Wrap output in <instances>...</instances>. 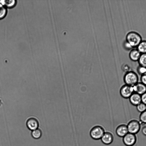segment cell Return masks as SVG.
Returning <instances> with one entry per match:
<instances>
[{"label": "cell", "instance_id": "6da1fadb", "mask_svg": "<svg viewBox=\"0 0 146 146\" xmlns=\"http://www.w3.org/2000/svg\"><path fill=\"white\" fill-rule=\"evenodd\" d=\"M126 38V41L133 48L137 47L142 40L141 36L137 33L134 31L128 33Z\"/></svg>", "mask_w": 146, "mask_h": 146}, {"label": "cell", "instance_id": "7a4b0ae2", "mask_svg": "<svg viewBox=\"0 0 146 146\" xmlns=\"http://www.w3.org/2000/svg\"><path fill=\"white\" fill-rule=\"evenodd\" d=\"M139 78L137 74L133 71L127 72L123 77L125 84L133 86L138 82Z\"/></svg>", "mask_w": 146, "mask_h": 146}, {"label": "cell", "instance_id": "3957f363", "mask_svg": "<svg viewBox=\"0 0 146 146\" xmlns=\"http://www.w3.org/2000/svg\"><path fill=\"white\" fill-rule=\"evenodd\" d=\"M105 132L103 127L100 125H96L91 129L90 134L92 139L98 140L101 139Z\"/></svg>", "mask_w": 146, "mask_h": 146}, {"label": "cell", "instance_id": "277c9868", "mask_svg": "<svg viewBox=\"0 0 146 146\" xmlns=\"http://www.w3.org/2000/svg\"><path fill=\"white\" fill-rule=\"evenodd\" d=\"M141 124L139 121L137 119L131 120L127 124L128 132L135 134H137L141 129Z\"/></svg>", "mask_w": 146, "mask_h": 146}, {"label": "cell", "instance_id": "5b68a950", "mask_svg": "<svg viewBox=\"0 0 146 146\" xmlns=\"http://www.w3.org/2000/svg\"><path fill=\"white\" fill-rule=\"evenodd\" d=\"M137 137L136 134L128 133L122 139L124 144L126 146H133L136 143Z\"/></svg>", "mask_w": 146, "mask_h": 146}, {"label": "cell", "instance_id": "8992f818", "mask_svg": "<svg viewBox=\"0 0 146 146\" xmlns=\"http://www.w3.org/2000/svg\"><path fill=\"white\" fill-rule=\"evenodd\" d=\"M119 92L121 96L123 98H129L134 92L133 86L125 84L121 88Z\"/></svg>", "mask_w": 146, "mask_h": 146}, {"label": "cell", "instance_id": "52a82bcc", "mask_svg": "<svg viewBox=\"0 0 146 146\" xmlns=\"http://www.w3.org/2000/svg\"><path fill=\"white\" fill-rule=\"evenodd\" d=\"M128 133L127 125L121 124L118 125L115 129V133L118 137H123Z\"/></svg>", "mask_w": 146, "mask_h": 146}, {"label": "cell", "instance_id": "ba28073f", "mask_svg": "<svg viewBox=\"0 0 146 146\" xmlns=\"http://www.w3.org/2000/svg\"><path fill=\"white\" fill-rule=\"evenodd\" d=\"M114 139L113 135L110 131H105L101 139L102 143L104 144L108 145L111 143Z\"/></svg>", "mask_w": 146, "mask_h": 146}, {"label": "cell", "instance_id": "9c48e42d", "mask_svg": "<svg viewBox=\"0 0 146 146\" xmlns=\"http://www.w3.org/2000/svg\"><path fill=\"white\" fill-rule=\"evenodd\" d=\"M26 125L28 128L30 130L33 131L38 128L39 123L38 120L34 117L29 119L26 122Z\"/></svg>", "mask_w": 146, "mask_h": 146}, {"label": "cell", "instance_id": "30bf717a", "mask_svg": "<svg viewBox=\"0 0 146 146\" xmlns=\"http://www.w3.org/2000/svg\"><path fill=\"white\" fill-rule=\"evenodd\" d=\"M134 92L141 95L146 92V86L141 82H138L133 86Z\"/></svg>", "mask_w": 146, "mask_h": 146}, {"label": "cell", "instance_id": "8fae6325", "mask_svg": "<svg viewBox=\"0 0 146 146\" xmlns=\"http://www.w3.org/2000/svg\"><path fill=\"white\" fill-rule=\"evenodd\" d=\"M129 101L133 105L137 106L141 102V95L134 92L129 98Z\"/></svg>", "mask_w": 146, "mask_h": 146}, {"label": "cell", "instance_id": "7c38bea8", "mask_svg": "<svg viewBox=\"0 0 146 146\" xmlns=\"http://www.w3.org/2000/svg\"><path fill=\"white\" fill-rule=\"evenodd\" d=\"M141 54L137 48L132 49L130 52L129 56L130 59L133 61H138Z\"/></svg>", "mask_w": 146, "mask_h": 146}, {"label": "cell", "instance_id": "4fadbf2b", "mask_svg": "<svg viewBox=\"0 0 146 146\" xmlns=\"http://www.w3.org/2000/svg\"><path fill=\"white\" fill-rule=\"evenodd\" d=\"M137 49L141 54L146 53V40H142L137 47Z\"/></svg>", "mask_w": 146, "mask_h": 146}, {"label": "cell", "instance_id": "5bb4252c", "mask_svg": "<svg viewBox=\"0 0 146 146\" xmlns=\"http://www.w3.org/2000/svg\"><path fill=\"white\" fill-rule=\"evenodd\" d=\"M138 61L139 66L146 68V53L141 54Z\"/></svg>", "mask_w": 146, "mask_h": 146}, {"label": "cell", "instance_id": "9a60e30c", "mask_svg": "<svg viewBox=\"0 0 146 146\" xmlns=\"http://www.w3.org/2000/svg\"><path fill=\"white\" fill-rule=\"evenodd\" d=\"M31 135L34 139H37L40 138L42 135L41 130L38 128L32 131Z\"/></svg>", "mask_w": 146, "mask_h": 146}, {"label": "cell", "instance_id": "2e32d148", "mask_svg": "<svg viewBox=\"0 0 146 146\" xmlns=\"http://www.w3.org/2000/svg\"><path fill=\"white\" fill-rule=\"evenodd\" d=\"M16 3L15 0H4V6L6 8H13L15 5Z\"/></svg>", "mask_w": 146, "mask_h": 146}, {"label": "cell", "instance_id": "e0dca14e", "mask_svg": "<svg viewBox=\"0 0 146 146\" xmlns=\"http://www.w3.org/2000/svg\"><path fill=\"white\" fill-rule=\"evenodd\" d=\"M7 13V8L4 6H0V20L3 19Z\"/></svg>", "mask_w": 146, "mask_h": 146}, {"label": "cell", "instance_id": "ac0fdd59", "mask_svg": "<svg viewBox=\"0 0 146 146\" xmlns=\"http://www.w3.org/2000/svg\"><path fill=\"white\" fill-rule=\"evenodd\" d=\"M139 119L141 124H146V110L141 113Z\"/></svg>", "mask_w": 146, "mask_h": 146}, {"label": "cell", "instance_id": "d6986e66", "mask_svg": "<svg viewBox=\"0 0 146 146\" xmlns=\"http://www.w3.org/2000/svg\"><path fill=\"white\" fill-rule=\"evenodd\" d=\"M136 106L137 110L141 113L146 110V105L142 102H141Z\"/></svg>", "mask_w": 146, "mask_h": 146}, {"label": "cell", "instance_id": "ffe728a7", "mask_svg": "<svg viewBox=\"0 0 146 146\" xmlns=\"http://www.w3.org/2000/svg\"><path fill=\"white\" fill-rule=\"evenodd\" d=\"M138 73L140 75L146 72V68L139 66L137 69Z\"/></svg>", "mask_w": 146, "mask_h": 146}, {"label": "cell", "instance_id": "44dd1931", "mask_svg": "<svg viewBox=\"0 0 146 146\" xmlns=\"http://www.w3.org/2000/svg\"><path fill=\"white\" fill-rule=\"evenodd\" d=\"M141 82L146 86V72L141 75Z\"/></svg>", "mask_w": 146, "mask_h": 146}, {"label": "cell", "instance_id": "7402d4cb", "mask_svg": "<svg viewBox=\"0 0 146 146\" xmlns=\"http://www.w3.org/2000/svg\"><path fill=\"white\" fill-rule=\"evenodd\" d=\"M123 46L125 49L127 50H131L133 48L126 40L123 43Z\"/></svg>", "mask_w": 146, "mask_h": 146}, {"label": "cell", "instance_id": "603a6c76", "mask_svg": "<svg viewBox=\"0 0 146 146\" xmlns=\"http://www.w3.org/2000/svg\"><path fill=\"white\" fill-rule=\"evenodd\" d=\"M141 102L146 105V92L141 95Z\"/></svg>", "mask_w": 146, "mask_h": 146}, {"label": "cell", "instance_id": "cb8c5ba5", "mask_svg": "<svg viewBox=\"0 0 146 146\" xmlns=\"http://www.w3.org/2000/svg\"><path fill=\"white\" fill-rule=\"evenodd\" d=\"M141 131L143 135L146 136V126H144L142 128Z\"/></svg>", "mask_w": 146, "mask_h": 146}]
</instances>
